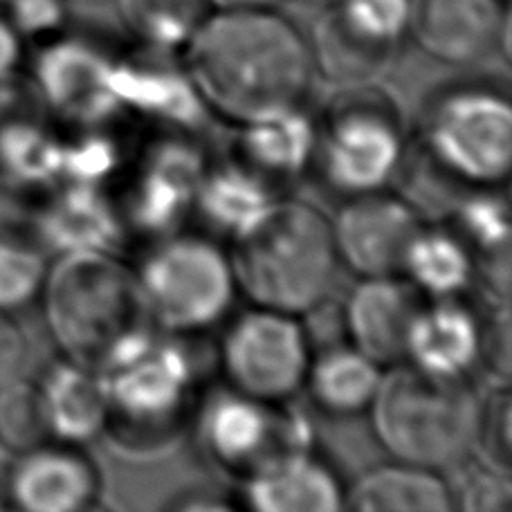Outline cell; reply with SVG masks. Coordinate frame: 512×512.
Returning a JSON list of instances; mask_svg holds the SVG:
<instances>
[{
  "label": "cell",
  "instance_id": "1",
  "mask_svg": "<svg viewBox=\"0 0 512 512\" xmlns=\"http://www.w3.org/2000/svg\"><path fill=\"white\" fill-rule=\"evenodd\" d=\"M187 59L207 108L239 124L301 104L315 75L306 36L270 7L216 9L191 36Z\"/></svg>",
  "mask_w": 512,
  "mask_h": 512
},
{
  "label": "cell",
  "instance_id": "2",
  "mask_svg": "<svg viewBox=\"0 0 512 512\" xmlns=\"http://www.w3.org/2000/svg\"><path fill=\"white\" fill-rule=\"evenodd\" d=\"M234 243L236 286L259 308L299 317L328 299L340 259L331 221L315 207L274 200Z\"/></svg>",
  "mask_w": 512,
  "mask_h": 512
},
{
  "label": "cell",
  "instance_id": "3",
  "mask_svg": "<svg viewBox=\"0 0 512 512\" xmlns=\"http://www.w3.org/2000/svg\"><path fill=\"white\" fill-rule=\"evenodd\" d=\"M371 425L393 461L441 470L479 443L481 405L465 380L429 376L407 364L382 373Z\"/></svg>",
  "mask_w": 512,
  "mask_h": 512
},
{
  "label": "cell",
  "instance_id": "4",
  "mask_svg": "<svg viewBox=\"0 0 512 512\" xmlns=\"http://www.w3.org/2000/svg\"><path fill=\"white\" fill-rule=\"evenodd\" d=\"M41 295L54 342L84 364H97L122 335L146 322L135 272L113 252L61 254Z\"/></svg>",
  "mask_w": 512,
  "mask_h": 512
},
{
  "label": "cell",
  "instance_id": "5",
  "mask_svg": "<svg viewBox=\"0 0 512 512\" xmlns=\"http://www.w3.org/2000/svg\"><path fill=\"white\" fill-rule=\"evenodd\" d=\"M104 384L111 423L128 432L153 436L176 423L194 387V364L189 351L167 331L149 324L122 335L97 362Z\"/></svg>",
  "mask_w": 512,
  "mask_h": 512
},
{
  "label": "cell",
  "instance_id": "6",
  "mask_svg": "<svg viewBox=\"0 0 512 512\" xmlns=\"http://www.w3.org/2000/svg\"><path fill=\"white\" fill-rule=\"evenodd\" d=\"M135 279L146 317L171 335L216 326L239 290L230 256L200 236H171L155 245Z\"/></svg>",
  "mask_w": 512,
  "mask_h": 512
},
{
  "label": "cell",
  "instance_id": "7",
  "mask_svg": "<svg viewBox=\"0 0 512 512\" xmlns=\"http://www.w3.org/2000/svg\"><path fill=\"white\" fill-rule=\"evenodd\" d=\"M425 146L441 171L470 187H499L512 171V108L488 88H456L429 108Z\"/></svg>",
  "mask_w": 512,
  "mask_h": 512
},
{
  "label": "cell",
  "instance_id": "8",
  "mask_svg": "<svg viewBox=\"0 0 512 512\" xmlns=\"http://www.w3.org/2000/svg\"><path fill=\"white\" fill-rule=\"evenodd\" d=\"M315 160L340 194L382 191L405 160V135L396 113L371 97L342 104L319 131Z\"/></svg>",
  "mask_w": 512,
  "mask_h": 512
},
{
  "label": "cell",
  "instance_id": "9",
  "mask_svg": "<svg viewBox=\"0 0 512 512\" xmlns=\"http://www.w3.org/2000/svg\"><path fill=\"white\" fill-rule=\"evenodd\" d=\"M310 360L308 335L297 317L270 308L236 319L221 346L230 387L272 405L304 387Z\"/></svg>",
  "mask_w": 512,
  "mask_h": 512
},
{
  "label": "cell",
  "instance_id": "10",
  "mask_svg": "<svg viewBox=\"0 0 512 512\" xmlns=\"http://www.w3.org/2000/svg\"><path fill=\"white\" fill-rule=\"evenodd\" d=\"M198 432L214 461L245 474L277 456L310 450V432L304 418L279 414L272 402L252 398L232 387L214 393L205 402Z\"/></svg>",
  "mask_w": 512,
  "mask_h": 512
},
{
  "label": "cell",
  "instance_id": "11",
  "mask_svg": "<svg viewBox=\"0 0 512 512\" xmlns=\"http://www.w3.org/2000/svg\"><path fill=\"white\" fill-rule=\"evenodd\" d=\"M115 63L95 43L59 39L34 63V90L45 111L81 128L122 115L115 95Z\"/></svg>",
  "mask_w": 512,
  "mask_h": 512
},
{
  "label": "cell",
  "instance_id": "12",
  "mask_svg": "<svg viewBox=\"0 0 512 512\" xmlns=\"http://www.w3.org/2000/svg\"><path fill=\"white\" fill-rule=\"evenodd\" d=\"M337 259L360 277H396L423 221L414 207L382 191L351 196L331 223Z\"/></svg>",
  "mask_w": 512,
  "mask_h": 512
},
{
  "label": "cell",
  "instance_id": "13",
  "mask_svg": "<svg viewBox=\"0 0 512 512\" xmlns=\"http://www.w3.org/2000/svg\"><path fill=\"white\" fill-rule=\"evenodd\" d=\"M205 173V155L191 142L171 137L153 144L128 191L124 212L128 225L151 236L171 234L196 207Z\"/></svg>",
  "mask_w": 512,
  "mask_h": 512
},
{
  "label": "cell",
  "instance_id": "14",
  "mask_svg": "<svg viewBox=\"0 0 512 512\" xmlns=\"http://www.w3.org/2000/svg\"><path fill=\"white\" fill-rule=\"evenodd\" d=\"M407 34L427 57L470 66L504 45L510 21L501 0H409Z\"/></svg>",
  "mask_w": 512,
  "mask_h": 512
},
{
  "label": "cell",
  "instance_id": "15",
  "mask_svg": "<svg viewBox=\"0 0 512 512\" xmlns=\"http://www.w3.org/2000/svg\"><path fill=\"white\" fill-rule=\"evenodd\" d=\"M9 474V497L25 512H81L99 497V474L72 447H34L18 454Z\"/></svg>",
  "mask_w": 512,
  "mask_h": 512
},
{
  "label": "cell",
  "instance_id": "16",
  "mask_svg": "<svg viewBox=\"0 0 512 512\" xmlns=\"http://www.w3.org/2000/svg\"><path fill=\"white\" fill-rule=\"evenodd\" d=\"M483 326L468 306L456 299H434L418 306L411 319L405 358L411 367L436 378L461 380L481 360Z\"/></svg>",
  "mask_w": 512,
  "mask_h": 512
},
{
  "label": "cell",
  "instance_id": "17",
  "mask_svg": "<svg viewBox=\"0 0 512 512\" xmlns=\"http://www.w3.org/2000/svg\"><path fill=\"white\" fill-rule=\"evenodd\" d=\"M243 501L256 512H340L346 508L340 481L310 450L277 456L245 474Z\"/></svg>",
  "mask_w": 512,
  "mask_h": 512
},
{
  "label": "cell",
  "instance_id": "18",
  "mask_svg": "<svg viewBox=\"0 0 512 512\" xmlns=\"http://www.w3.org/2000/svg\"><path fill=\"white\" fill-rule=\"evenodd\" d=\"M122 234L120 209L102 187L57 182L45 200L36 241L61 254L115 252Z\"/></svg>",
  "mask_w": 512,
  "mask_h": 512
},
{
  "label": "cell",
  "instance_id": "19",
  "mask_svg": "<svg viewBox=\"0 0 512 512\" xmlns=\"http://www.w3.org/2000/svg\"><path fill=\"white\" fill-rule=\"evenodd\" d=\"M416 310L414 290L405 283L393 277H362L344 310L351 346L380 367L405 360V340Z\"/></svg>",
  "mask_w": 512,
  "mask_h": 512
},
{
  "label": "cell",
  "instance_id": "20",
  "mask_svg": "<svg viewBox=\"0 0 512 512\" xmlns=\"http://www.w3.org/2000/svg\"><path fill=\"white\" fill-rule=\"evenodd\" d=\"M115 95L122 113L194 131L207 117V104L189 75L153 61H117Z\"/></svg>",
  "mask_w": 512,
  "mask_h": 512
},
{
  "label": "cell",
  "instance_id": "21",
  "mask_svg": "<svg viewBox=\"0 0 512 512\" xmlns=\"http://www.w3.org/2000/svg\"><path fill=\"white\" fill-rule=\"evenodd\" d=\"M50 436L66 445H84L111 425V411L99 373L68 360L45 373L39 384Z\"/></svg>",
  "mask_w": 512,
  "mask_h": 512
},
{
  "label": "cell",
  "instance_id": "22",
  "mask_svg": "<svg viewBox=\"0 0 512 512\" xmlns=\"http://www.w3.org/2000/svg\"><path fill=\"white\" fill-rule=\"evenodd\" d=\"M317 137L313 117L297 104L245 122L241 153L263 178H297L315 162Z\"/></svg>",
  "mask_w": 512,
  "mask_h": 512
},
{
  "label": "cell",
  "instance_id": "23",
  "mask_svg": "<svg viewBox=\"0 0 512 512\" xmlns=\"http://www.w3.org/2000/svg\"><path fill=\"white\" fill-rule=\"evenodd\" d=\"M358 512H452L454 490L436 470L396 461L364 472L344 495Z\"/></svg>",
  "mask_w": 512,
  "mask_h": 512
},
{
  "label": "cell",
  "instance_id": "24",
  "mask_svg": "<svg viewBox=\"0 0 512 512\" xmlns=\"http://www.w3.org/2000/svg\"><path fill=\"white\" fill-rule=\"evenodd\" d=\"M272 203L274 194L268 178L250 169L248 164H227V167L207 169L194 209H198L212 230L236 239L250 230Z\"/></svg>",
  "mask_w": 512,
  "mask_h": 512
},
{
  "label": "cell",
  "instance_id": "25",
  "mask_svg": "<svg viewBox=\"0 0 512 512\" xmlns=\"http://www.w3.org/2000/svg\"><path fill=\"white\" fill-rule=\"evenodd\" d=\"M382 367L355 346H335L310 360L306 382L319 409L333 416H355L376 398Z\"/></svg>",
  "mask_w": 512,
  "mask_h": 512
},
{
  "label": "cell",
  "instance_id": "26",
  "mask_svg": "<svg viewBox=\"0 0 512 512\" xmlns=\"http://www.w3.org/2000/svg\"><path fill=\"white\" fill-rule=\"evenodd\" d=\"M411 286L432 299H456L477 279V256L452 230L420 227L402 261Z\"/></svg>",
  "mask_w": 512,
  "mask_h": 512
},
{
  "label": "cell",
  "instance_id": "27",
  "mask_svg": "<svg viewBox=\"0 0 512 512\" xmlns=\"http://www.w3.org/2000/svg\"><path fill=\"white\" fill-rule=\"evenodd\" d=\"M310 54L315 70L331 79V84H358L376 79L389 66L393 50L380 48L351 32L331 7L315 25Z\"/></svg>",
  "mask_w": 512,
  "mask_h": 512
},
{
  "label": "cell",
  "instance_id": "28",
  "mask_svg": "<svg viewBox=\"0 0 512 512\" xmlns=\"http://www.w3.org/2000/svg\"><path fill=\"white\" fill-rule=\"evenodd\" d=\"M207 7V0H117L126 30L155 52L187 48Z\"/></svg>",
  "mask_w": 512,
  "mask_h": 512
},
{
  "label": "cell",
  "instance_id": "29",
  "mask_svg": "<svg viewBox=\"0 0 512 512\" xmlns=\"http://www.w3.org/2000/svg\"><path fill=\"white\" fill-rule=\"evenodd\" d=\"M456 236L468 245L472 254L477 252L483 261L508 259L510 245V209L506 198L497 196L492 187H479L477 194L463 198L452 212Z\"/></svg>",
  "mask_w": 512,
  "mask_h": 512
},
{
  "label": "cell",
  "instance_id": "30",
  "mask_svg": "<svg viewBox=\"0 0 512 512\" xmlns=\"http://www.w3.org/2000/svg\"><path fill=\"white\" fill-rule=\"evenodd\" d=\"M50 438L39 384L12 378L0 384V447L25 454Z\"/></svg>",
  "mask_w": 512,
  "mask_h": 512
},
{
  "label": "cell",
  "instance_id": "31",
  "mask_svg": "<svg viewBox=\"0 0 512 512\" xmlns=\"http://www.w3.org/2000/svg\"><path fill=\"white\" fill-rule=\"evenodd\" d=\"M48 265L34 243L0 234V310H14L41 295Z\"/></svg>",
  "mask_w": 512,
  "mask_h": 512
},
{
  "label": "cell",
  "instance_id": "32",
  "mask_svg": "<svg viewBox=\"0 0 512 512\" xmlns=\"http://www.w3.org/2000/svg\"><path fill=\"white\" fill-rule=\"evenodd\" d=\"M340 21L364 41L396 50L409 27V0H337Z\"/></svg>",
  "mask_w": 512,
  "mask_h": 512
},
{
  "label": "cell",
  "instance_id": "33",
  "mask_svg": "<svg viewBox=\"0 0 512 512\" xmlns=\"http://www.w3.org/2000/svg\"><path fill=\"white\" fill-rule=\"evenodd\" d=\"M120 169V146L97 126L86 128L77 140L61 144L59 182L104 187L108 178Z\"/></svg>",
  "mask_w": 512,
  "mask_h": 512
},
{
  "label": "cell",
  "instance_id": "34",
  "mask_svg": "<svg viewBox=\"0 0 512 512\" xmlns=\"http://www.w3.org/2000/svg\"><path fill=\"white\" fill-rule=\"evenodd\" d=\"M7 21L21 36H45L66 25V0H5Z\"/></svg>",
  "mask_w": 512,
  "mask_h": 512
},
{
  "label": "cell",
  "instance_id": "35",
  "mask_svg": "<svg viewBox=\"0 0 512 512\" xmlns=\"http://www.w3.org/2000/svg\"><path fill=\"white\" fill-rule=\"evenodd\" d=\"M45 115V106L34 86L21 84L14 75L0 79V140L16 126Z\"/></svg>",
  "mask_w": 512,
  "mask_h": 512
},
{
  "label": "cell",
  "instance_id": "36",
  "mask_svg": "<svg viewBox=\"0 0 512 512\" xmlns=\"http://www.w3.org/2000/svg\"><path fill=\"white\" fill-rule=\"evenodd\" d=\"M454 506L474 512L506 510L510 506V488L506 479L497 477L495 472L472 474L459 495V501H454Z\"/></svg>",
  "mask_w": 512,
  "mask_h": 512
},
{
  "label": "cell",
  "instance_id": "37",
  "mask_svg": "<svg viewBox=\"0 0 512 512\" xmlns=\"http://www.w3.org/2000/svg\"><path fill=\"white\" fill-rule=\"evenodd\" d=\"M27 358V342L7 310H0V384L16 378Z\"/></svg>",
  "mask_w": 512,
  "mask_h": 512
},
{
  "label": "cell",
  "instance_id": "38",
  "mask_svg": "<svg viewBox=\"0 0 512 512\" xmlns=\"http://www.w3.org/2000/svg\"><path fill=\"white\" fill-rule=\"evenodd\" d=\"M495 405V420L486 416V411L481 409V425H479V438H486L490 443V454L497 461L508 465L510 456V402L504 393Z\"/></svg>",
  "mask_w": 512,
  "mask_h": 512
},
{
  "label": "cell",
  "instance_id": "39",
  "mask_svg": "<svg viewBox=\"0 0 512 512\" xmlns=\"http://www.w3.org/2000/svg\"><path fill=\"white\" fill-rule=\"evenodd\" d=\"M23 36L14 30V25L0 16V79L14 75L23 57Z\"/></svg>",
  "mask_w": 512,
  "mask_h": 512
},
{
  "label": "cell",
  "instance_id": "40",
  "mask_svg": "<svg viewBox=\"0 0 512 512\" xmlns=\"http://www.w3.org/2000/svg\"><path fill=\"white\" fill-rule=\"evenodd\" d=\"M180 510H230L232 506L225 499H218L216 495H198L194 499H187L178 504Z\"/></svg>",
  "mask_w": 512,
  "mask_h": 512
},
{
  "label": "cell",
  "instance_id": "41",
  "mask_svg": "<svg viewBox=\"0 0 512 512\" xmlns=\"http://www.w3.org/2000/svg\"><path fill=\"white\" fill-rule=\"evenodd\" d=\"M279 0H207L216 9H248V7H272Z\"/></svg>",
  "mask_w": 512,
  "mask_h": 512
},
{
  "label": "cell",
  "instance_id": "42",
  "mask_svg": "<svg viewBox=\"0 0 512 512\" xmlns=\"http://www.w3.org/2000/svg\"><path fill=\"white\" fill-rule=\"evenodd\" d=\"M0 3H5V0H0Z\"/></svg>",
  "mask_w": 512,
  "mask_h": 512
}]
</instances>
